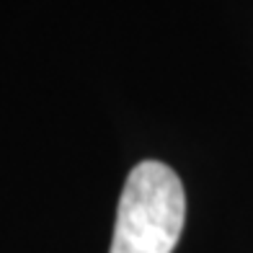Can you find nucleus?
I'll return each instance as SVG.
<instances>
[{"instance_id": "nucleus-1", "label": "nucleus", "mask_w": 253, "mask_h": 253, "mask_svg": "<svg viewBox=\"0 0 253 253\" xmlns=\"http://www.w3.org/2000/svg\"><path fill=\"white\" fill-rule=\"evenodd\" d=\"M183 222L186 194L176 170L142 160L124 181L109 253H173Z\"/></svg>"}]
</instances>
